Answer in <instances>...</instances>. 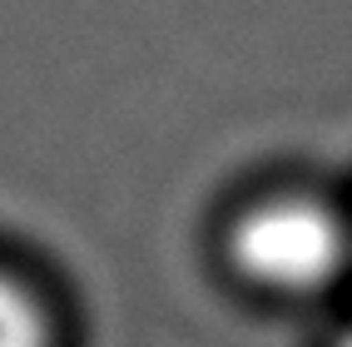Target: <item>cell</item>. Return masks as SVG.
I'll list each match as a JSON object with an SVG mask.
<instances>
[{
  "label": "cell",
  "instance_id": "1",
  "mask_svg": "<svg viewBox=\"0 0 352 347\" xmlns=\"http://www.w3.org/2000/svg\"><path fill=\"white\" fill-rule=\"evenodd\" d=\"M342 223L313 199H268L233 228V263L273 293H318L342 268Z\"/></svg>",
  "mask_w": 352,
  "mask_h": 347
},
{
  "label": "cell",
  "instance_id": "3",
  "mask_svg": "<svg viewBox=\"0 0 352 347\" xmlns=\"http://www.w3.org/2000/svg\"><path fill=\"white\" fill-rule=\"evenodd\" d=\"M338 347H352V337H347V342H338Z\"/></svg>",
  "mask_w": 352,
  "mask_h": 347
},
{
  "label": "cell",
  "instance_id": "2",
  "mask_svg": "<svg viewBox=\"0 0 352 347\" xmlns=\"http://www.w3.org/2000/svg\"><path fill=\"white\" fill-rule=\"evenodd\" d=\"M0 347H50L45 308L6 273H0Z\"/></svg>",
  "mask_w": 352,
  "mask_h": 347
}]
</instances>
